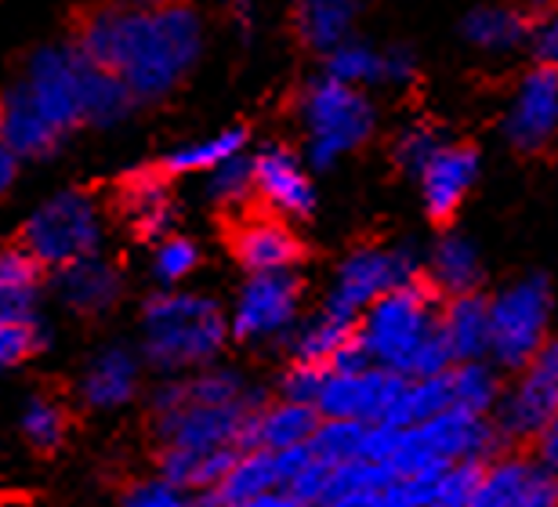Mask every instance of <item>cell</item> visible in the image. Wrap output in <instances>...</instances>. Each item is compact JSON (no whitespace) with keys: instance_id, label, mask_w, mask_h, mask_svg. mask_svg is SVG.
<instances>
[{"instance_id":"cell-1","label":"cell","mask_w":558,"mask_h":507,"mask_svg":"<svg viewBox=\"0 0 558 507\" xmlns=\"http://www.w3.org/2000/svg\"><path fill=\"white\" fill-rule=\"evenodd\" d=\"M87 59L117 73L135 101L171 95L204 55V19L182 0H128L98 8L76 40Z\"/></svg>"},{"instance_id":"cell-2","label":"cell","mask_w":558,"mask_h":507,"mask_svg":"<svg viewBox=\"0 0 558 507\" xmlns=\"http://www.w3.org/2000/svg\"><path fill=\"white\" fill-rule=\"evenodd\" d=\"M355 337L371 363L403 377H428L453 366L439 334V290L417 276L403 287L385 290L355 315Z\"/></svg>"},{"instance_id":"cell-3","label":"cell","mask_w":558,"mask_h":507,"mask_svg":"<svg viewBox=\"0 0 558 507\" xmlns=\"http://www.w3.org/2000/svg\"><path fill=\"white\" fill-rule=\"evenodd\" d=\"M22 87L62 138L81 123H95V128L120 123L135 106L124 81L106 65L92 62L81 48L37 51Z\"/></svg>"},{"instance_id":"cell-4","label":"cell","mask_w":558,"mask_h":507,"mask_svg":"<svg viewBox=\"0 0 558 507\" xmlns=\"http://www.w3.org/2000/svg\"><path fill=\"white\" fill-rule=\"evenodd\" d=\"M229 341V319L204 294H156L142 312V352L163 374H185L215 363Z\"/></svg>"},{"instance_id":"cell-5","label":"cell","mask_w":558,"mask_h":507,"mask_svg":"<svg viewBox=\"0 0 558 507\" xmlns=\"http://www.w3.org/2000/svg\"><path fill=\"white\" fill-rule=\"evenodd\" d=\"M301 131H305V160L316 171H330L344 156L360 153L377 131V106L366 87L341 84L323 73L298 101Z\"/></svg>"},{"instance_id":"cell-6","label":"cell","mask_w":558,"mask_h":507,"mask_svg":"<svg viewBox=\"0 0 558 507\" xmlns=\"http://www.w3.org/2000/svg\"><path fill=\"white\" fill-rule=\"evenodd\" d=\"M555 334V290L548 276H519L489 298V363L515 370Z\"/></svg>"},{"instance_id":"cell-7","label":"cell","mask_w":558,"mask_h":507,"mask_svg":"<svg viewBox=\"0 0 558 507\" xmlns=\"http://www.w3.org/2000/svg\"><path fill=\"white\" fill-rule=\"evenodd\" d=\"M102 243V214L84 193H54L29 214L22 246L44 268H59L73 257L98 251Z\"/></svg>"},{"instance_id":"cell-8","label":"cell","mask_w":558,"mask_h":507,"mask_svg":"<svg viewBox=\"0 0 558 507\" xmlns=\"http://www.w3.org/2000/svg\"><path fill=\"white\" fill-rule=\"evenodd\" d=\"M417 276H424V262L410 246H355L341 257L323 309L341 319H355L385 290L403 287Z\"/></svg>"},{"instance_id":"cell-9","label":"cell","mask_w":558,"mask_h":507,"mask_svg":"<svg viewBox=\"0 0 558 507\" xmlns=\"http://www.w3.org/2000/svg\"><path fill=\"white\" fill-rule=\"evenodd\" d=\"M558 410V330L515 370V381L500 391L494 424L505 443H533Z\"/></svg>"},{"instance_id":"cell-10","label":"cell","mask_w":558,"mask_h":507,"mask_svg":"<svg viewBox=\"0 0 558 507\" xmlns=\"http://www.w3.org/2000/svg\"><path fill=\"white\" fill-rule=\"evenodd\" d=\"M500 134L515 153L541 156L558 145V65L533 62L511 84L500 109Z\"/></svg>"},{"instance_id":"cell-11","label":"cell","mask_w":558,"mask_h":507,"mask_svg":"<svg viewBox=\"0 0 558 507\" xmlns=\"http://www.w3.org/2000/svg\"><path fill=\"white\" fill-rule=\"evenodd\" d=\"M301 279L290 273H251L232 304L229 334L243 345L283 341L301 315Z\"/></svg>"},{"instance_id":"cell-12","label":"cell","mask_w":558,"mask_h":507,"mask_svg":"<svg viewBox=\"0 0 558 507\" xmlns=\"http://www.w3.org/2000/svg\"><path fill=\"white\" fill-rule=\"evenodd\" d=\"M262 406L258 391H247L232 402H178L171 410L156 413V435L163 446H189V449H210V446H240L243 449V427L247 417Z\"/></svg>"},{"instance_id":"cell-13","label":"cell","mask_w":558,"mask_h":507,"mask_svg":"<svg viewBox=\"0 0 558 507\" xmlns=\"http://www.w3.org/2000/svg\"><path fill=\"white\" fill-rule=\"evenodd\" d=\"M558 471L541 457L494 454L483 464L472 507H555Z\"/></svg>"},{"instance_id":"cell-14","label":"cell","mask_w":558,"mask_h":507,"mask_svg":"<svg viewBox=\"0 0 558 507\" xmlns=\"http://www.w3.org/2000/svg\"><path fill=\"white\" fill-rule=\"evenodd\" d=\"M403 374L388 366H363V370H327L323 388L316 396L319 417H355V421H385L388 410L403 388Z\"/></svg>"},{"instance_id":"cell-15","label":"cell","mask_w":558,"mask_h":507,"mask_svg":"<svg viewBox=\"0 0 558 507\" xmlns=\"http://www.w3.org/2000/svg\"><path fill=\"white\" fill-rule=\"evenodd\" d=\"M410 427H414L421 449L428 454L435 468L453 464V460H489L505 446L494 417L468 413V410H457V406H446L442 413H435L428 421L410 424Z\"/></svg>"},{"instance_id":"cell-16","label":"cell","mask_w":558,"mask_h":507,"mask_svg":"<svg viewBox=\"0 0 558 507\" xmlns=\"http://www.w3.org/2000/svg\"><path fill=\"white\" fill-rule=\"evenodd\" d=\"M478 174H483L478 149H472V145H464V142H442L439 149L428 156V164L414 174L424 214H428L432 221L457 218V210L464 207V200L472 196V189L478 185Z\"/></svg>"},{"instance_id":"cell-17","label":"cell","mask_w":558,"mask_h":507,"mask_svg":"<svg viewBox=\"0 0 558 507\" xmlns=\"http://www.w3.org/2000/svg\"><path fill=\"white\" fill-rule=\"evenodd\" d=\"M254 196H258L276 218H308L316 210V182L308 174V164L287 145H265L251 160Z\"/></svg>"},{"instance_id":"cell-18","label":"cell","mask_w":558,"mask_h":507,"mask_svg":"<svg viewBox=\"0 0 558 507\" xmlns=\"http://www.w3.org/2000/svg\"><path fill=\"white\" fill-rule=\"evenodd\" d=\"M120 273L98 251L54 268V294L76 315H102L120 301Z\"/></svg>"},{"instance_id":"cell-19","label":"cell","mask_w":558,"mask_h":507,"mask_svg":"<svg viewBox=\"0 0 558 507\" xmlns=\"http://www.w3.org/2000/svg\"><path fill=\"white\" fill-rule=\"evenodd\" d=\"M424 279L439 290V298L483 290V279H486L483 251H478V243L472 236L446 229L439 240L432 243L428 257H424Z\"/></svg>"},{"instance_id":"cell-20","label":"cell","mask_w":558,"mask_h":507,"mask_svg":"<svg viewBox=\"0 0 558 507\" xmlns=\"http://www.w3.org/2000/svg\"><path fill=\"white\" fill-rule=\"evenodd\" d=\"M236 257L247 273H290L298 268L305 246L287 225V218H254L236 229Z\"/></svg>"},{"instance_id":"cell-21","label":"cell","mask_w":558,"mask_h":507,"mask_svg":"<svg viewBox=\"0 0 558 507\" xmlns=\"http://www.w3.org/2000/svg\"><path fill=\"white\" fill-rule=\"evenodd\" d=\"M142 385V363L138 355L124 345H109L102 348L92 363H87L81 377V396L92 410H120L135 399V391Z\"/></svg>"},{"instance_id":"cell-22","label":"cell","mask_w":558,"mask_h":507,"mask_svg":"<svg viewBox=\"0 0 558 507\" xmlns=\"http://www.w3.org/2000/svg\"><path fill=\"white\" fill-rule=\"evenodd\" d=\"M439 334L453 363L461 359H489V298L478 290L450 294L439 304Z\"/></svg>"},{"instance_id":"cell-23","label":"cell","mask_w":558,"mask_h":507,"mask_svg":"<svg viewBox=\"0 0 558 507\" xmlns=\"http://www.w3.org/2000/svg\"><path fill=\"white\" fill-rule=\"evenodd\" d=\"M316 424H319V410L312 402L279 399L272 406H258L247 417V427H243V449L247 446L283 449V446L308 443Z\"/></svg>"},{"instance_id":"cell-24","label":"cell","mask_w":558,"mask_h":507,"mask_svg":"<svg viewBox=\"0 0 558 507\" xmlns=\"http://www.w3.org/2000/svg\"><path fill=\"white\" fill-rule=\"evenodd\" d=\"M0 142H4L19 160H26V156L54 153V145L62 142V134L44 120V112L33 106L26 87L19 84L0 98Z\"/></svg>"},{"instance_id":"cell-25","label":"cell","mask_w":558,"mask_h":507,"mask_svg":"<svg viewBox=\"0 0 558 507\" xmlns=\"http://www.w3.org/2000/svg\"><path fill=\"white\" fill-rule=\"evenodd\" d=\"M396 471L377 460L352 457L341 464H330L323 482L319 504L327 507H385V490L392 486Z\"/></svg>"},{"instance_id":"cell-26","label":"cell","mask_w":558,"mask_h":507,"mask_svg":"<svg viewBox=\"0 0 558 507\" xmlns=\"http://www.w3.org/2000/svg\"><path fill=\"white\" fill-rule=\"evenodd\" d=\"M533 19L522 8L511 4H478L464 15L461 37L483 55H511L530 44Z\"/></svg>"},{"instance_id":"cell-27","label":"cell","mask_w":558,"mask_h":507,"mask_svg":"<svg viewBox=\"0 0 558 507\" xmlns=\"http://www.w3.org/2000/svg\"><path fill=\"white\" fill-rule=\"evenodd\" d=\"M272 490H279L272 449L247 446V449H240V457L232 460L226 479H221L204 500L226 504V507H258L265 493H272Z\"/></svg>"},{"instance_id":"cell-28","label":"cell","mask_w":558,"mask_h":507,"mask_svg":"<svg viewBox=\"0 0 558 507\" xmlns=\"http://www.w3.org/2000/svg\"><path fill=\"white\" fill-rule=\"evenodd\" d=\"M366 11V0H294L298 37L312 51H330L333 44L352 37Z\"/></svg>"},{"instance_id":"cell-29","label":"cell","mask_w":558,"mask_h":507,"mask_svg":"<svg viewBox=\"0 0 558 507\" xmlns=\"http://www.w3.org/2000/svg\"><path fill=\"white\" fill-rule=\"evenodd\" d=\"M44 290V265L26 246L0 251V319H33Z\"/></svg>"},{"instance_id":"cell-30","label":"cell","mask_w":558,"mask_h":507,"mask_svg":"<svg viewBox=\"0 0 558 507\" xmlns=\"http://www.w3.org/2000/svg\"><path fill=\"white\" fill-rule=\"evenodd\" d=\"M120 207H124L131 225H135L145 240H156V236L171 232L174 207H171V193H167L160 174H153V171L131 174L124 189H120Z\"/></svg>"},{"instance_id":"cell-31","label":"cell","mask_w":558,"mask_h":507,"mask_svg":"<svg viewBox=\"0 0 558 507\" xmlns=\"http://www.w3.org/2000/svg\"><path fill=\"white\" fill-rule=\"evenodd\" d=\"M446 377H450V402L457 410L494 417L500 391H505L497 363H489V359H461V363L446 370Z\"/></svg>"},{"instance_id":"cell-32","label":"cell","mask_w":558,"mask_h":507,"mask_svg":"<svg viewBox=\"0 0 558 507\" xmlns=\"http://www.w3.org/2000/svg\"><path fill=\"white\" fill-rule=\"evenodd\" d=\"M287 337H290V359L330 366V359L338 355V348L355 337V319H341V315L323 309L316 319L294 326Z\"/></svg>"},{"instance_id":"cell-33","label":"cell","mask_w":558,"mask_h":507,"mask_svg":"<svg viewBox=\"0 0 558 507\" xmlns=\"http://www.w3.org/2000/svg\"><path fill=\"white\" fill-rule=\"evenodd\" d=\"M446 406H453L446 370L442 374H428V377H407L385 421H392L399 427H410V424L428 421V417H435V413H442Z\"/></svg>"},{"instance_id":"cell-34","label":"cell","mask_w":558,"mask_h":507,"mask_svg":"<svg viewBox=\"0 0 558 507\" xmlns=\"http://www.w3.org/2000/svg\"><path fill=\"white\" fill-rule=\"evenodd\" d=\"M243 145H247V134L240 128L215 131V134H207V138L185 142V145H178V149H171V156H167V171L171 174H207L210 167H218L221 160H229V156L243 153Z\"/></svg>"},{"instance_id":"cell-35","label":"cell","mask_w":558,"mask_h":507,"mask_svg":"<svg viewBox=\"0 0 558 507\" xmlns=\"http://www.w3.org/2000/svg\"><path fill=\"white\" fill-rule=\"evenodd\" d=\"M327 55V76L352 87H377L381 84V48L355 37H344L341 44H333Z\"/></svg>"},{"instance_id":"cell-36","label":"cell","mask_w":558,"mask_h":507,"mask_svg":"<svg viewBox=\"0 0 558 507\" xmlns=\"http://www.w3.org/2000/svg\"><path fill=\"white\" fill-rule=\"evenodd\" d=\"M363 432L366 421H355V417H319L308 446L323 464H341L363 454Z\"/></svg>"},{"instance_id":"cell-37","label":"cell","mask_w":558,"mask_h":507,"mask_svg":"<svg viewBox=\"0 0 558 507\" xmlns=\"http://www.w3.org/2000/svg\"><path fill=\"white\" fill-rule=\"evenodd\" d=\"M207 196L218 203L221 210H240L254 200V174H251V160L243 153L229 156L218 167L207 171Z\"/></svg>"},{"instance_id":"cell-38","label":"cell","mask_w":558,"mask_h":507,"mask_svg":"<svg viewBox=\"0 0 558 507\" xmlns=\"http://www.w3.org/2000/svg\"><path fill=\"white\" fill-rule=\"evenodd\" d=\"M486 460H453L435 471L432 507H472Z\"/></svg>"},{"instance_id":"cell-39","label":"cell","mask_w":558,"mask_h":507,"mask_svg":"<svg viewBox=\"0 0 558 507\" xmlns=\"http://www.w3.org/2000/svg\"><path fill=\"white\" fill-rule=\"evenodd\" d=\"M442 142H446V134L435 128V123L414 120V123H407V128L396 131V138H392V160H396L399 171L417 174L421 167L428 164V156L439 149Z\"/></svg>"},{"instance_id":"cell-40","label":"cell","mask_w":558,"mask_h":507,"mask_svg":"<svg viewBox=\"0 0 558 507\" xmlns=\"http://www.w3.org/2000/svg\"><path fill=\"white\" fill-rule=\"evenodd\" d=\"M22 435L29 438V446L37 449H54L65 438V413L54 399H29L22 410Z\"/></svg>"},{"instance_id":"cell-41","label":"cell","mask_w":558,"mask_h":507,"mask_svg":"<svg viewBox=\"0 0 558 507\" xmlns=\"http://www.w3.org/2000/svg\"><path fill=\"white\" fill-rule=\"evenodd\" d=\"M196 265H199V251L193 240H185V236H167L153 254V276L160 279L163 287L185 283V279L196 273Z\"/></svg>"},{"instance_id":"cell-42","label":"cell","mask_w":558,"mask_h":507,"mask_svg":"<svg viewBox=\"0 0 558 507\" xmlns=\"http://www.w3.org/2000/svg\"><path fill=\"white\" fill-rule=\"evenodd\" d=\"M44 348V326L33 319H0V370L26 363Z\"/></svg>"},{"instance_id":"cell-43","label":"cell","mask_w":558,"mask_h":507,"mask_svg":"<svg viewBox=\"0 0 558 507\" xmlns=\"http://www.w3.org/2000/svg\"><path fill=\"white\" fill-rule=\"evenodd\" d=\"M327 471H330V464H323V460L312 454V460L305 468L298 471L294 479L290 482H283V490L287 493V500H290V507H308V504H319V497H323V482H327Z\"/></svg>"},{"instance_id":"cell-44","label":"cell","mask_w":558,"mask_h":507,"mask_svg":"<svg viewBox=\"0 0 558 507\" xmlns=\"http://www.w3.org/2000/svg\"><path fill=\"white\" fill-rule=\"evenodd\" d=\"M323 377H327V366H316V363H301L294 359L290 370L279 381V391H283V399H294V402H312L316 406V396L323 388Z\"/></svg>"},{"instance_id":"cell-45","label":"cell","mask_w":558,"mask_h":507,"mask_svg":"<svg viewBox=\"0 0 558 507\" xmlns=\"http://www.w3.org/2000/svg\"><path fill=\"white\" fill-rule=\"evenodd\" d=\"M240 457V446H210L196 454V475H193V490L210 493L226 479V471L232 468V460Z\"/></svg>"},{"instance_id":"cell-46","label":"cell","mask_w":558,"mask_h":507,"mask_svg":"<svg viewBox=\"0 0 558 507\" xmlns=\"http://www.w3.org/2000/svg\"><path fill=\"white\" fill-rule=\"evenodd\" d=\"M124 504L128 507H178L182 504V490H178L174 482H167L163 475L142 479L124 493Z\"/></svg>"},{"instance_id":"cell-47","label":"cell","mask_w":558,"mask_h":507,"mask_svg":"<svg viewBox=\"0 0 558 507\" xmlns=\"http://www.w3.org/2000/svg\"><path fill=\"white\" fill-rule=\"evenodd\" d=\"M526 48L533 51V59H537V62L558 65V4L544 8V15L530 26Z\"/></svg>"},{"instance_id":"cell-48","label":"cell","mask_w":558,"mask_h":507,"mask_svg":"<svg viewBox=\"0 0 558 507\" xmlns=\"http://www.w3.org/2000/svg\"><path fill=\"white\" fill-rule=\"evenodd\" d=\"M417 81V55L396 44V48L381 51V84L388 87H407Z\"/></svg>"},{"instance_id":"cell-49","label":"cell","mask_w":558,"mask_h":507,"mask_svg":"<svg viewBox=\"0 0 558 507\" xmlns=\"http://www.w3.org/2000/svg\"><path fill=\"white\" fill-rule=\"evenodd\" d=\"M533 446H537V457L544 464H551L558 471V410L551 413V421L541 427V435L533 438Z\"/></svg>"},{"instance_id":"cell-50","label":"cell","mask_w":558,"mask_h":507,"mask_svg":"<svg viewBox=\"0 0 558 507\" xmlns=\"http://www.w3.org/2000/svg\"><path fill=\"white\" fill-rule=\"evenodd\" d=\"M229 15L243 37H251L254 26H258V8H254V0H229Z\"/></svg>"},{"instance_id":"cell-51","label":"cell","mask_w":558,"mask_h":507,"mask_svg":"<svg viewBox=\"0 0 558 507\" xmlns=\"http://www.w3.org/2000/svg\"><path fill=\"white\" fill-rule=\"evenodd\" d=\"M15 178H19V156L11 153L4 142H0V196L15 185Z\"/></svg>"}]
</instances>
